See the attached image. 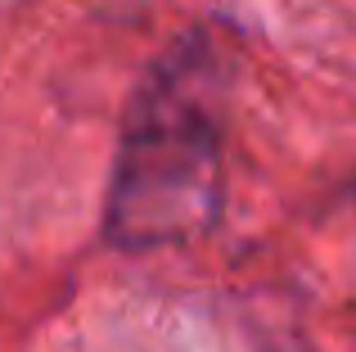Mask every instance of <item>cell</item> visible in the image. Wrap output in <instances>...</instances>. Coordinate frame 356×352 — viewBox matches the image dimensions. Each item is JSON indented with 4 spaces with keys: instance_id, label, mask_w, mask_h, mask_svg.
Instances as JSON below:
<instances>
[{
    "instance_id": "obj_1",
    "label": "cell",
    "mask_w": 356,
    "mask_h": 352,
    "mask_svg": "<svg viewBox=\"0 0 356 352\" xmlns=\"http://www.w3.org/2000/svg\"><path fill=\"white\" fill-rule=\"evenodd\" d=\"M221 208V118L203 50H176L131 104L108 185L104 235L118 248H163L212 230Z\"/></svg>"
}]
</instances>
